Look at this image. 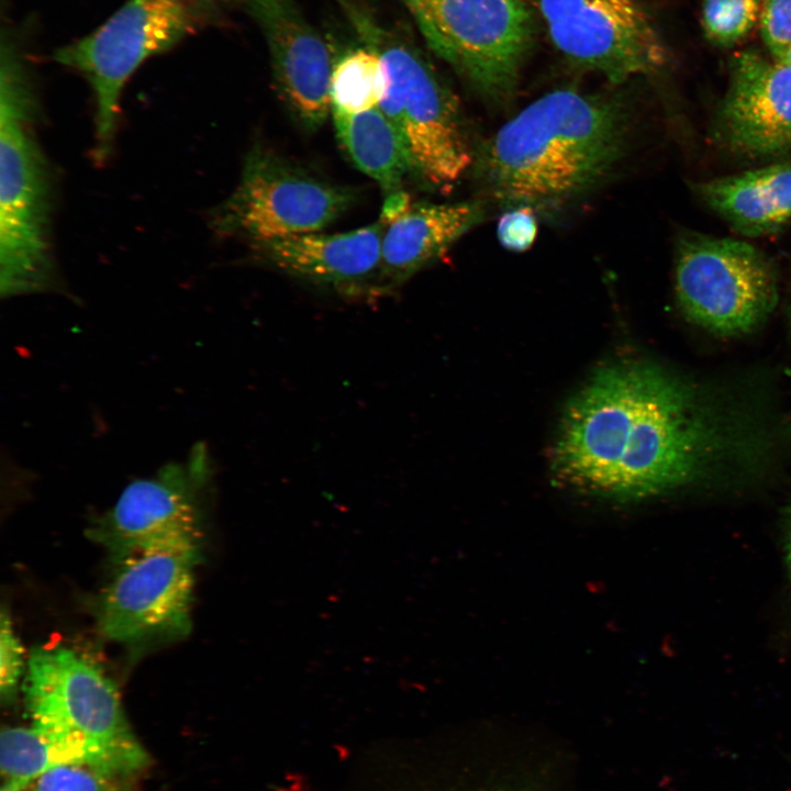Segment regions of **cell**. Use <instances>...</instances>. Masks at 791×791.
Listing matches in <instances>:
<instances>
[{"instance_id":"cell-9","label":"cell","mask_w":791,"mask_h":791,"mask_svg":"<svg viewBox=\"0 0 791 791\" xmlns=\"http://www.w3.org/2000/svg\"><path fill=\"white\" fill-rule=\"evenodd\" d=\"M350 189L324 181L267 149L247 155L232 193L210 213L220 237L248 244L319 232L354 202Z\"/></svg>"},{"instance_id":"cell-3","label":"cell","mask_w":791,"mask_h":791,"mask_svg":"<svg viewBox=\"0 0 791 791\" xmlns=\"http://www.w3.org/2000/svg\"><path fill=\"white\" fill-rule=\"evenodd\" d=\"M41 104L14 40L0 48V293L60 290L53 246L55 179L38 137Z\"/></svg>"},{"instance_id":"cell-13","label":"cell","mask_w":791,"mask_h":791,"mask_svg":"<svg viewBox=\"0 0 791 791\" xmlns=\"http://www.w3.org/2000/svg\"><path fill=\"white\" fill-rule=\"evenodd\" d=\"M260 29L276 88L307 130H317L332 112L331 76L335 56L294 0H230Z\"/></svg>"},{"instance_id":"cell-23","label":"cell","mask_w":791,"mask_h":791,"mask_svg":"<svg viewBox=\"0 0 791 791\" xmlns=\"http://www.w3.org/2000/svg\"><path fill=\"white\" fill-rule=\"evenodd\" d=\"M761 38L777 62L791 49V0H761Z\"/></svg>"},{"instance_id":"cell-1","label":"cell","mask_w":791,"mask_h":791,"mask_svg":"<svg viewBox=\"0 0 791 791\" xmlns=\"http://www.w3.org/2000/svg\"><path fill=\"white\" fill-rule=\"evenodd\" d=\"M768 439L744 412L642 360L606 365L572 398L553 448L556 479L620 502L749 470Z\"/></svg>"},{"instance_id":"cell-25","label":"cell","mask_w":791,"mask_h":791,"mask_svg":"<svg viewBox=\"0 0 791 791\" xmlns=\"http://www.w3.org/2000/svg\"><path fill=\"white\" fill-rule=\"evenodd\" d=\"M23 668V649L14 634L9 615L2 611L0 624V690L10 699L18 686Z\"/></svg>"},{"instance_id":"cell-21","label":"cell","mask_w":791,"mask_h":791,"mask_svg":"<svg viewBox=\"0 0 791 791\" xmlns=\"http://www.w3.org/2000/svg\"><path fill=\"white\" fill-rule=\"evenodd\" d=\"M760 9L761 0H703V32L713 44L732 46L753 31Z\"/></svg>"},{"instance_id":"cell-4","label":"cell","mask_w":791,"mask_h":791,"mask_svg":"<svg viewBox=\"0 0 791 791\" xmlns=\"http://www.w3.org/2000/svg\"><path fill=\"white\" fill-rule=\"evenodd\" d=\"M359 42L380 57L386 92L378 108L397 130L411 169L447 188L472 160L458 101L417 47L386 26L359 0H336Z\"/></svg>"},{"instance_id":"cell-28","label":"cell","mask_w":791,"mask_h":791,"mask_svg":"<svg viewBox=\"0 0 791 791\" xmlns=\"http://www.w3.org/2000/svg\"><path fill=\"white\" fill-rule=\"evenodd\" d=\"M781 63L791 66V49H790V51L788 52V54L783 57V59L781 60Z\"/></svg>"},{"instance_id":"cell-18","label":"cell","mask_w":791,"mask_h":791,"mask_svg":"<svg viewBox=\"0 0 791 791\" xmlns=\"http://www.w3.org/2000/svg\"><path fill=\"white\" fill-rule=\"evenodd\" d=\"M343 148L364 174L388 193L399 191L412 169L404 145L389 119L377 107L360 113L332 110Z\"/></svg>"},{"instance_id":"cell-12","label":"cell","mask_w":791,"mask_h":791,"mask_svg":"<svg viewBox=\"0 0 791 791\" xmlns=\"http://www.w3.org/2000/svg\"><path fill=\"white\" fill-rule=\"evenodd\" d=\"M556 48L614 85L662 66L665 49L637 0H535Z\"/></svg>"},{"instance_id":"cell-16","label":"cell","mask_w":791,"mask_h":791,"mask_svg":"<svg viewBox=\"0 0 791 791\" xmlns=\"http://www.w3.org/2000/svg\"><path fill=\"white\" fill-rule=\"evenodd\" d=\"M479 201L411 205L386 225L381 242L380 286L391 290L442 256L484 218Z\"/></svg>"},{"instance_id":"cell-17","label":"cell","mask_w":791,"mask_h":791,"mask_svg":"<svg viewBox=\"0 0 791 791\" xmlns=\"http://www.w3.org/2000/svg\"><path fill=\"white\" fill-rule=\"evenodd\" d=\"M693 190L746 236L773 233L791 221V163L695 182Z\"/></svg>"},{"instance_id":"cell-15","label":"cell","mask_w":791,"mask_h":791,"mask_svg":"<svg viewBox=\"0 0 791 791\" xmlns=\"http://www.w3.org/2000/svg\"><path fill=\"white\" fill-rule=\"evenodd\" d=\"M385 229L379 220L345 233L293 234L249 247L257 261L288 275L347 293L370 292L366 282L380 272Z\"/></svg>"},{"instance_id":"cell-2","label":"cell","mask_w":791,"mask_h":791,"mask_svg":"<svg viewBox=\"0 0 791 791\" xmlns=\"http://www.w3.org/2000/svg\"><path fill=\"white\" fill-rule=\"evenodd\" d=\"M630 118L619 94L548 92L484 144L477 163L483 187L511 208L573 199L601 182L624 157Z\"/></svg>"},{"instance_id":"cell-29","label":"cell","mask_w":791,"mask_h":791,"mask_svg":"<svg viewBox=\"0 0 791 791\" xmlns=\"http://www.w3.org/2000/svg\"><path fill=\"white\" fill-rule=\"evenodd\" d=\"M1 791H10V790H7V789H2Z\"/></svg>"},{"instance_id":"cell-20","label":"cell","mask_w":791,"mask_h":791,"mask_svg":"<svg viewBox=\"0 0 791 791\" xmlns=\"http://www.w3.org/2000/svg\"><path fill=\"white\" fill-rule=\"evenodd\" d=\"M0 749L2 789L10 791H23L45 771L66 764L60 751L33 727L3 729Z\"/></svg>"},{"instance_id":"cell-19","label":"cell","mask_w":791,"mask_h":791,"mask_svg":"<svg viewBox=\"0 0 791 791\" xmlns=\"http://www.w3.org/2000/svg\"><path fill=\"white\" fill-rule=\"evenodd\" d=\"M385 92V69L371 47L358 41L335 56L330 87L332 110L365 112L377 108Z\"/></svg>"},{"instance_id":"cell-5","label":"cell","mask_w":791,"mask_h":791,"mask_svg":"<svg viewBox=\"0 0 791 791\" xmlns=\"http://www.w3.org/2000/svg\"><path fill=\"white\" fill-rule=\"evenodd\" d=\"M24 689L32 727L67 764L88 762L131 775L147 762L125 720L115 686L76 651L34 649Z\"/></svg>"},{"instance_id":"cell-14","label":"cell","mask_w":791,"mask_h":791,"mask_svg":"<svg viewBox=\"0 0 791 791\" xmlns=\"http://www.w3.org/2000/svg\"><path fill=\"white\" fill-rule=\"evenodd\" d=\"M713 133L723 147L747 157L791 149V66L750 49L735 55Z\"/></svg>"},{"instance_id":"cell-22","label":"cell","mask_w":791,"mask_h":791,"mask_svg":"<svg viewBox=\"0 0 791 791\" xmlns=\"http://www.w3.org/2000/svg\"><path fill=\"white\" fill-rule=\"evenodd\" d=\"M127 776L93 764L69 762L45 771L23 791H126Z\"/></svg>"},{"instance_id":"cell-6","label":"cell","mask_w":791,"mask_h":791,"mask_svg":"<svg viewBox=\"0 0 791 791\" xmlns=\"http://www.w3.org/2000/svg\"><path fill=\"white\" fill-rule=\"evenodd\" d=\"M220 0H126L88 35L58 48L54 59L80 74L94 102L93 158L113 149L123 90L149 58L215 24Z\"/></svg>"},{"instance_id":"cell-10","label":"cell","mask_w":791,"mask_h":791,"mask_svg":"<svg viewBox=\"0 0 791 791\" xmlns=\"http://www.w3.org/2000/svg\"><path fill=\"white\" fill-rule=\"evenodd\" d=\"M204 443L187 458L163 466L155 475L125 487L115 504L89 530L114 562L138 552L165 546L200 547L202 492L212 477Z\"/></svg>"},{"instance_id":"cell-8","label":"cell","mask_w":791,"mask_h":791,"mask_svg":"<svg viewBox=\"0 0 791 791\" xmlns=\"http://www.w3.org/2000/svg\"><path fill=\"white\" fill-rule=\"evenodd\" d=\"M675 285L687 317L721 337L754 332L778 302L777 272L760 249L697 232L678 239Z\"/></svg>"},{"instance_id":"cell-7","label":"cell","mask_w":791,"mask_h":791,"mask_svg":"<svg viewBox=\"0 0 791 791\" xmlns=\"http://www.w3.org/2000/svg\"><path fill=\"white\" fill-rule=\"evenodd\" d=\"M428 47L481 96L503 101L516 88L535 41L523 0H398Z\"/></svg>"},{"instance_id":"cell-27","label":"cell","mask_w":791,"mask_h":791,"mask_svg":"<svg viewBox=\"0 0 791 791\" xmlns=\"http://www.w3.org/2000/svg\"><path fill=\"white\" fill-rule=\"evenodd\" d=\"M781 545L791 591V499L784 505L781 514Z\"/></svg>"},{"instance_id":"cell-24","label":"cell","mask_w":791,"mask_h":791,"mask_svg":"<svg viewBox=\"0 0 791 791\" xmlns=\"http://www.w3.org/2000/svg\"><path fill=\"white\" fill-rule=\"evenodd\" d=\"M537 235L536 215L528 205L513 207L498 223V237L510 250L523 252L534 243Z\"/></svg>"},{"instance_id":"cell-11","label":"cell","mask_w":791,"mask_h":791,"mask_svg":"<svg viewBox=\"0 0 791 791\" xmlns=\"http://www.w3.org/2000/svg\"><path fill=\"white\" fill-rule=\"evenodd\" d=\"M199 555L197 546H165L116 561L98 606L103 635L135 644L187 633Z\"/></svg>"},{"instance_id":"cell-26","label":"cell","mask_w":791,"mask_h":791,"mask_svg":"<svg viewBox=\"0 0 791 791\" xmlns=\"http://www.w3.org/2000/svg\"><path fill=\"white\" fill-rule=\"evenodd\" d=\"M411 207L409 197L404 192L396 191L389 193L380 220L387 225L401 216Z\"/></svg>"}]
</instances>
